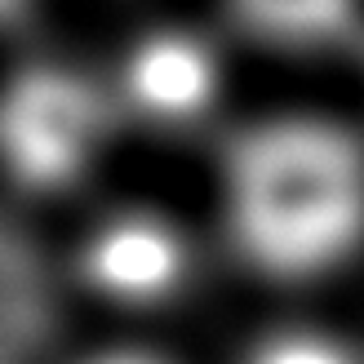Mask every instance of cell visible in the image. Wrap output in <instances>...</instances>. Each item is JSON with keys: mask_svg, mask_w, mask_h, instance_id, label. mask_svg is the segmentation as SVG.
Returning a JSON list of instances; mask_svg holds the SVG:
<instances>
[{"mask_svg": "<svg viewBox=\"0 0 364 364\" xmlns=\"http://www.w3.org/2000/svg\"><path fill=\"white\" fill-rule=\"evenodd\" d=\"M231 249L276 280H316L364 245V142L329 116L245 124L218 169Z\"/></svg>", "mask_w": 364, "mask_h": 364, "instance_id": "obj_1", "label": "cell"}, {"mask_svg": "<svg viewBox=\"0 0 364 364\" xmlns=\"http://www.w3.org/2000/svg\"><path fill=\"white\" fill-rule=\"evenodd\" d=\"M120 129L107 76L31 58L0 80V169L31 191H63L98 165Z\"/></svg>", "mask_w": 364, "mask_h": 364, "instance_id": "obj_2", "label": "cell"}, {"mask_svg": "<svg viewBox=\"0 0 364 364\" xmlns=\"http://www.w3.org/2000/svg\"><path fill=\"white\" fill-rule=\"evenodd\" d=\"M120 120L151 134H196L227 94V63L205 31L156 23L129 36L107 76Z\"/></svg>", "mask_w": 364, "mask_h": 364, "instance_id": "obj_3", "label": "cell"}, {"mask_svg": "<svg viewBox=\"0 0 364 364\" xmlns=\"http://www.w3.org/2000/svg\"><path fill=\"white\" fill-rule=\"evenodd\" d=\"M196 245L169 209H107L80 240V276L89 294L116 306H160L191 284Z\"/></svg>", "mask_w": 364, "mask_h": 364, "instance_id": "obj_4", "label": "cell"}, {"mask_svg": "<svg viewBox=\"0 0 364 364\" xmlns=\"http://www.w3.org/2000/svg\"><path fill=\"white\" fill-rule=\"evenodd\" d=\"M235 23L276 49H333L355 41L364 0H227Z\"/></svg>", "mask_w": 364, "mask_h": 364, "instance_id": "obj_5", "label": "cell"}, {"mask_svg": "<svg viewBox=\"0 0 364 364\" xmlns=\"http://www.w3.org/2000/svg\"><path fill=\"white\" fill-rule=\"evenodd\" d=\"M245 364H364L342 333L320 324H280L245 351Z\"/></svg>", "mask_w": 364, "mask_h": 364, "instance_id": "obj_6", "label": "cell"}, {"mask_svg": "<svg viewBox=\"0 0 364 364\" xmlns=\"http://www.w3.org/2000/svg\"><path fill=\"white\" fill-rule=\"evenodd\" d=\"M80 364H173V360L160 351H147V347H107V351L85 355Z\"/></svg>", "mask_w": 364, "mask_h": 364, "instance_id": "obj_7", "label": "cell"}, {"mask_svg": "<svg viewBox=\"0 0 364 364\" xmlns=\"http://www.w3.org/2000/svg\"><path fill=\"white\" fill-rule=\"evenodd\" d=\"M27 5H31V0H0V27H9L14 18L27 9Z\"/></svg>", "mask_w": 364, "mask_h": 364, "instance_id": "obj_8", "label": "cell"}]
</instances>
